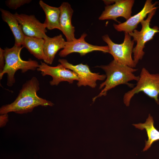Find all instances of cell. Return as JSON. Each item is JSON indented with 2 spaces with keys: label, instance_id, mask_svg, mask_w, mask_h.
Returning <instances> with one entry per match:
<instances>
[{
  "label": "cell",
  "instance_id": "6da1fadb",
  "mask_svg": "<svg viewBox=\"0 0 159 159\" xmlns=\"http://www.w3.org/2000/svg\"><path fill=\"white\" fill-rule=\"evenodd\" d=\"M40 89L37 79L33 77L23 84L17 97L12 103L2 106L0 109V114L13 112L23 114L32 112L39 106H53L51 101L41 98L37 95Z\"/></svg>",
  "mask_w": 159,
  "mask_h": 159
},
{
  "label": "cell",
  "instance_id": "7a4b0ae2",
  "mask_svg": "<svg viewBox=\"0 0 159 159\" xmlns=\"http://www.w3.org/2000/svg\"><path fill=\"white\" fill-rule=\"evenodd\" d=\"M102 69L106 73V78L104 82L100 85L99 89H102L97 95L92 98L94 102L98 97L105 96L107 92L116 86L124 84L130 87H133V85L129 82L138 81L139 76L135 75L134 73L137 69L119 64L113 60L107 65L97 66Z\"/></svg>",
  "mask_w": 159,
  "mask_h": 159
},
{
  "label": "cell",
  "instance_id": "3957f363",
  "mask_svg": "<svg viewBox=\"0 0 159 159\" xmlns=\"http://www.w3.org/2000/svg\"><path fill=\"white\" fill-rule=\"evenodd\" d=\"M24 47L14 45L11 48L4 49L5 65L3 71L0 73V79L6 74L7 85L9 87L12 86L15 82L14 75L17 71L21 70V72L24 73L29 70H35L39 65L36 60L29 59L25 61L21 59L20 53Z\"/></svg>",
  "mask_w": 159,
  "mask_h": 159
},
{
  "label": "cell",
  "instance_id": "277c9868",
  "mask_svg": "<svg viewBox=\"0 0 159 159\" xmlns=\"http://www.w3.org/2000/svg\"><path fill=\"white\" fill-rule=\"evenodd\" d=\"M139 79L136 85L125 93L123 101L126 106L130 105L133 97L140 92H143L148 96L154 100L159 104V74H151L145 68L141 69Z\"/></svg>",
  "mask_w": 159,
  "mask_h": 159
},
{
  "label": "cell",
  "instance_id": "5b68a950",
  "mask_svg": "<svg viewBox=\"0 0 159 159\" xmlns=\"http://www.w3.org/2000/svg\"><path fill=\"white\" fill-rule=\"evenodd\" d=\"M104 41L107 44L109 53L113 57L114 60L117 63L134 68L136 65L132 57L134 41L132 40L128 33L125 32L123 43L117 44L114 43L108 34L102 37Z\"/></svg>",
  "mask_w": 159,
  "mask_h": 159
},
{
  "label": "cell",
  "instance_id": "8992f818",
  "mask_svg": "<svg viewBox=\"0 0 159 159\" xmlns=\"http://www.w3.org/2000/svg\"><path fill=\"white\" fill-rule=\"evenodd\" d=\"M156 9L153 10L148 14L147 18L141 22L142 29L140 31L134 30L129 33L133 38V40L137 42L136 45L133 50V60L136 65L139 60H141L145 54L143 49L145 44L153 38L156 33L159 32V28L157 26L153 28L150 26V22L154 15Z\"/></svg>",
  "mask_w": 159,
  "mask_h": 159
},
{
  "label": "cell",
  "instance_id": "52a82bcc",
  "mask_svg": "<svg viewBox=\"0 0 159 159\" xmlns=\"http://www.w3.org/2000/svg\"><path fill=\"white\" fill-rule=\"evenodd\" d=\"M58 61L64 67L76 74L79 78L77 83L79 87L88 86L92 88H95L97 86V80H104L106 78V75L92 72L87 64L81 63L73 65L64 59H59Z\"/></svg>",
  "mask_w": 159,
  "mask_h": 159
},
{
  "label": "cell",
  "instance_id": "ba28073f",
  "mask_svg": "<svg viewBox=\"0 0 159 159\" xmlns=\"http://www.w3.org/2000/svg\"><path fill=\"white\" fill-rule=\"evenodd\" d=\"M37 70L40 72L43 76L49 75L52 77V80L49 82L52 86L57 85L60 82L64 81L72 84L74 81H78L79 79L75 73L65 68L60 64L52 67L41 61Z\"/></svg>",
  "mask_w": 159,
  "mask_h": 159
},
{
  "label": "cell",
  "instance_id": "9c48e42d",
  "mask_svg": "<svg viewBox=\"0 0 159 159\" xmlns=\"http://www.w3.org/2000/svg\"><path fill=\"white\" fill-rule=\"evenodd\" d=\"M21 26L23 33L26 36L41 38L45 39L48 36L44 23L41 22L34 15H28L17 12L14 14Z\"/></svg>",
  "mask_w": 159,
  "mask_h": 159
},
{
  "label": "cell",
  "instance_id": "30bf717a",
  "mask_svg": "<svg viewBox=\"0 0 159 159\" xmlns=\"http://www.w3.org/2000/svg\"><path fill=\"white\" fill-rule=\"evenodd\" d=\"M87 34L84 33L80 38L72 42H66L64 48L61 51L59 55L61 57H66L74 52L79 53L81 56L94 51H99L105 53H109L108 46H98L93 45L86 42L85 38Z\"/></svg>",
  "mask_w": 159,
  "mask_h": 159
},
{
  "label": "cell",
  "instance_id": "8fae6325",
  "mask_svg": "<svg viewBox=\"0 0 159 159\" xmlns=\"http://www.w3.org/2000/svg\"><path fill=\"white\" fill-rule=\"evenodd\" d=\"M133 0H116L112 5H107L99 18L100 20L117 19L122 17L126 20L131 16L132 8L134 3Z\"/></svg>",
  "mask_w": 159,
  "mask_h": 159
},
{
  "label": "cell",
  "instance_id": "7c38bea8",
  "mask_svg": "<svg viewBox=\"0 0 159 159\" xmlns=\"http://www.w3.org/2000/svg\"><path fill=\"white\" fill-rule=\"evenodd\" d=\"M156 2L153 3L151 0H147L142 10L137 14L131 16L126 21L118 24H113L114 28L117 31L128 33L132 32L137 27L138 24L144 20L147 14L157 7Z\"/></svg>",
  "mask_w": 159,
  "mask_h": 159
},
{
  "label": "cell",
  "instance_id": "4fadbf2b",
  "mask_svg": "<svg viewBox=\"0 0 159 159\" xmlns=\"http://www.w3.org/2000/svg\"><path fill=\"white\" fill-rule=\"evenodd\" d=\"M59 8L60 11V30L66 37L67 42L72 41L76 39L74 35L75 28L71 22L74 11L67 2H63Z\"/></svg>",
  "mask_w": 159,
  "mask_h": 159
},
{
  "label": "cell",
  "instance_id": "5bb4252c",
  "mask_svg": "<svg viewBox=\"0 0 159 159\" xmlns=\"http://www.w3.org/2000/svg\"><path fill=\"white\" fill-rule=\"evenodd\" d=\"M44 39L43 52L45 59L44 62L47 64H51L58 51L64 48L66 42L61 34L53 37H48Z\"/></svg>",
  "mask_w": 159,
  "mask_h": 159
},
{
  "label": "cell",
  "instance_id": "9a60e30c",
  "mask_svg": "<svg viewBox=\"0 0 159 159\" xmlns=\"http://www.w3.org/2000/svg\"><path fill=\"white\" fill-rule=\"evenodd\" d=\"M0 10L3 20L7 24L14 35V45L22 46L25 35L23 33L21 25L14 14L8 10L1 8Z\"/></svg>",
  "mask_w": 159,
  "mask_h": 159
},
{
  "label": "cell",
  "instance_id": "2e32d148",
  "mask_svg": "<svg viewBox=\"0 0 159 159\" xmlns=\"http://www.w3.org/2000/svg\"><path fill=\"white\" fill-rule=\"evenodd\" d=\"M39 4L45 15L44 23L46 28L49 30L57 29L60 30V11L59 7L50 6L42 0L39 1Z\"/></svg>",
  "mask_w": 159,
  "mask_h": 159
},
{
  "label": "cell",
  "instance_id": "e0dca14e",
  "mask_svg": "<svg viewBox=\"0 0 159 159\" xmlns=\"http://www.w3.org/2000/svg\"><path fill=\"white\" fill-rule=\"evenodd\" d=\"M154 123L153 117L149 114L144 123L132 124L135 128L141 130L145 129L147 132L148 140L145 142L143 151H147L154 142L159 140V131L154 127Z\"/></svg>",
  "mask_w": 159,
  "mask_h": 159
},
{
  "label": "cell",
  "instance_id": "ac0fdd59",
  "mask_svg": "<svg viewBox=\"0 0 159 159\" xmlns=\"http://www.w3.org/2000/svg\"><path fill=\"white\" fill-rule=\"evenodd\" d=\"M44 42V39L25 36L22 44L34 57L38 59L43 60L45 58L43 52Z\"/></svg>",
  "mask_w": 159,
  "mask_h": 159
},
{
  "label": "cell",
  "instance_id": "d6986e66",
  "mask_svg": "<svg viewBox=\"0 0 159 159\" xmlns=\"http://www.w3.org/2000/svg\"><path fill=\"white\" fill-rule=\"evenodd\" d=\"M31 0H8L5 1V4L10 9L15 10L26 4L29 3Z\"/></svg>",
  "mask_w": 159,
  "mask_h": 159
},
{
  "label": "cell",
  "instance_id": "ffe728a7",
  "mask_svg": "<svg viewBox=\"0 0 159 159\" xmlns=\"http://www.w3.org/2000/svg\"><path fill=\"white\" fill-rule=\"evenodd\" d=\"M5 65L4 49L0 48V73L3 71Z\"/></svg>",
  "mask_w": 159,
  "mask_h": 159
},
{
  "label": "cell",
  "instance_id": "44dd1931",
  "mask_svg": "<svg viewBox=\"0 0 159 159\" xmlns=\"http://www.w3.org/2000/svg\"><path fill=\"white\" fill-rule=\"evenodd\" d=\"M0 120V126L1 127L5 126L8 121V113L1 114Z\"/></svg>",
  "mask_w": 159,
  "mask_h": 159
}]
</instances>
